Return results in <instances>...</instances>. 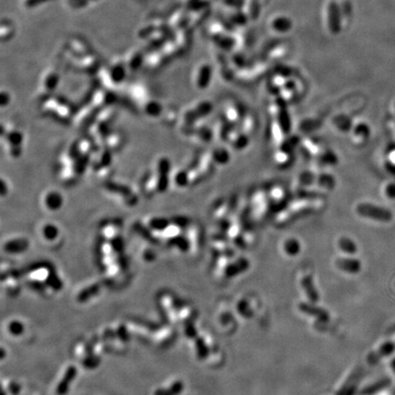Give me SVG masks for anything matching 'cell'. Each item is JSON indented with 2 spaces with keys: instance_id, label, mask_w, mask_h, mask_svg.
Returning a JSON list of instances; mask_svg holds the SVG:
<instances>
[{
  "instance_id": "cell-1",
  "label": "cell",
  "mask_w": 395,
  "mask_h": 395,
  "mask_svg": "<svg viewBox=\"0 0 395 395\" xmlns=\"http://www.w3.org/2000/svg\"><path fill=\"white\" fill-rule=\"evenodd\" d=\"M359 212L367 217L373 218L380 222H390L393 219V214L390 210L372 206L370 204H362L359 207Z\"/></svg>"
},
{
  "instance_id": "cell-2",
  "label": "cell",
  "mask_w": 395,
  "mask_h": 395,
  "mask_svg": "<svg viewBox=\"0 0 395 395\" xmlns=\"http://www.w3.org/2000/svg\"><path fill=\"white\" fill-rule=\"evenodd\" d=\"M127 66L124 62V59L122 58H116L113 60V62L109 65L108 71L109 75L112 79V81L115 84H118L122 82L125 78L126 71H127Z\"/></svg>"
},
{
  "instance_id": "cell-3",
  "label": "cell",
  "mask_w": 395,
  "mask_h": 395,
  "mask_svg": "<svg viewBox=\"0 0 395 395\" xmlns=\"http://www.w3.org/2000/svg\"><path fill=\"white\" fill-rule=\"evenodd\" d=\"M124 62L127 66V69L130 70H137L143 62H146L144 52L139 49H135L129 52L124 58Z\"/></svg>"
},
{
  "instance_id": "cell-4",
  "label": "cell",
  "mask_w": 395,
  "mask_h": 395,
  "mask_svg": "<svg viewBox=\"0 0 395 395\" xmlns=\"http://www.w3.org/2000/svg\"><path fill=\"white\" fill-rule=\"evenodd\" d=\"M43 203L47 209L49 210H56L60 209L62 205V195L56 191H50L47 192L43 199Z\"/></svg>"
},
{
  "instance_id": "cell-5",
  "label": "cell",
  "mask_w": 395,
  "mask_h": 395,
  "mask_svg": "<svg viewBox=\"0 0 395 395\" xmlns=\"http://www.w3.org/2000/svg\"><path fill=\"white\" fill-rule=\"evenodd\" d=\"M59 80H60L59 73L53 69H50L47 70L43 76L41 86L43 87V89H46L47 91H52L54 90Z\"/></svg>"
},
{
  "instance_id": "cell-6",
  "label": "cell",
  "mask_w": 395,
  "mask_h": 395,
  "mask_svg": "<svg viewBox=\"0 0 395 395\" xmlns=\"http://www.w3.org/2000/svg\"><path fill=\"white\" fill-rule=\"evenodd\" d=\"M15 34L14 26L8 20H3L1 24V40L2 42L8 41Z\"/></svg>"
},
{
  "instance_id": "cell-7",
  "label": "cell",
  "mask_w": 395,
  "mask_h": 395,
  "mask_svg": "<svg viewBox=\"0 0 395 395\" xmlns=\"http://www.w3.org/2000/svg\"><path fill=\"white\" fill-rule=\"evenodd\" d=\"M65 4L68 8L73 10H80L87 8L91 2L90 0H65Z\"/></svg>"
},
{
  "instance_id": "cell-8",
  "label": "cell",
  "mask_w": 395,
  "mask_h": 395,
  "mask_svg": "<svg viewBox=\"0 0 395 395\" xmlns=\"http://www.w3.org/2000/svg\"><path fill=\"white\" fill-rule=\"evenodd\" d=\"M42 233L43 236L49 239V240H54L55 238L58 236V229L56 226L52 224H46L42 227Z\"/></svg>"
},
{
  "instance_id": "cell-9",
  "label": "cell",
  "mask_w": 395,
  "mask_h": 395,
  "mask_svg": "<svg viewBox=\"0 0 395 395\" xmlns=\"http://www.w3.org/2000/svg\"><path fill=\"white\" fill-rule=\"evenodd\" d=\"M48 1L51 0H22V5L23 7L27 8H33L35 7H38L39 5L46 3Z\"/></svg>"
},
{
  "instance_id": "cell-10",
  "label": "cell",
  "mask_w": 395,
  "mask_h": 395,
  "mask_svg": "<svg viewBox=\"0 0 395 395\" xmlns=\"http://www.w3.org/2000/svg\"><path fill=\"white\" fill-rule=\"evenodd\" d=\"M209 68H208L207 66L202 67V69L200 70V75H199V79H198L199 82L202 83V84L208 82V77H209Z\"/></svg>"
},
{
  "instance_id": "cell-11",
  "label": "cell",
  "mask_w": 395,
  "mask_h": 395,
  "mask_svg": "<svg viewBox=\"0 0 395 395\" xmlns=\"http://www.w3.org/2000/svg\"><path fill=\"white\" fill-rule=\"evenodd\" d=\"M275 26L276 29H278L279 31H287L290 27V23L289 21H287V19H278L275 23Z\"/></svg>"
},
{
  "instance_id": "cell-12",
  "label": "cell",
  "mask_w": 395,
  "mask_h": 395,
  "mask_svg": "<svg viewBox=\"0 0 395 395\" xmlns=\"http://www.w3.org/2000/svg\"><path fill=\"white\" fill-rule=\"evenodd\" d=\"M392 368H393V370H394L395 372V359L393 361V362H392Z\"/></svg>"
},
{
  "instance_id": "cell-13",
  "label": "cell",
  "mask_w": 395,
  "mask_h": 395,
  "mask_svg": "<svg viewBox=\"0 0 395 395\" xmlns=\"http://www.w3.org/2000/svg\"><path fill=\"white\" fill-rule=\"evenodd\" d=\"M97 1H99V0H90V2H91V3H93V2H97Z\"/></svg>"
}]
</instances>
